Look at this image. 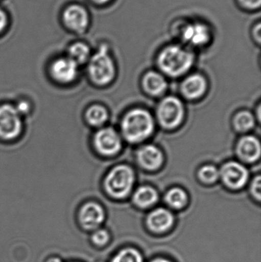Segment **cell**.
Segmentation results:
<instances>
[{
    "mask_svg": "<svg viewBox=\"0 0 261 262\" xmlns=\"http://www.w3.org/2000/svg\"><path fill=\"white\" fill-rule=\"evenodd\" d=\"M143 83L146 92L153 96H159L167 90V82L165 78L156 72H147Z\"/></svg>",
    "mask_w": 261,
    "mask_h": 262,
    "instance_id": "e0dca14e",
    "label": "cell"
},
{
    "mask_svg": "<svg viewBox=\"0 0 261 262\" xmlns=\"http://www.w3.org/2000/svg\"><path fill=\"white\" fill-rule=\"evenodd\" d=\"M93 146L101 155L112 157L121 150L122 142L119 134L111 127H104L95 134Z\"/></svg>",
    "mask_w": 261,
    "mask_h": 262,
    "instance_id": "ba28073f",
    "label": "cell"
},
{
    "mask_svg": "<svg viewBox=\"0 0 261 262\" xmlns=\"http://www.w3.org/2000/svg\"><path fill=\"white\" fill-rule=\"evenodd\" d=\"M194 61L193 51L181 43L164 46L157 55V64L160 70L173 78L186 73L193 67Z\"/></svg>",
    "mask_w": 261,
    "mask_h": 262,
    "instance_id": "6da1fadb",
    "label": "cell"
},
{
    "mask_svg": "<svg viewBox=\"0 0 261 262\" xmlns=\"http://www.w3.org/2000/svg\"><path fill=\"white\" fill-rule=\"evenodd\" d=\"M6 23H7V18H6V14L0 9V32L6 27Z\"/></svg>",
    "mask_w": 261,
    "mask_h": 262,
    "instance_id": "f546056e",
    "label": "cell"
},
{
    "mask_svg": "<svg viewBox=\"0 0 261 262\" xmlns=\"http://www.w3.org/2000/svg\"><path fill=\"white\" fill-rule=\"evenodd\" d=\"M237 152L244 161L248 163L257 161L261 154L260 141L254 136H245L238 143Z\"/></svg>",
    "mask_w": 261,
    "mask_h": 262,
    "instance_id": "9a60e30c",
    "label": "cell"
},
{
    "mask_svg": "<svg viewBox=\"0 0 261 262\" xmlns=\"http://www.w3.org/2000/svg\"><path fill=\"white\" fill-rule=\"evenodd\" d=\"M175 35L188 48H202L213 39L212 29L202 21H182L175 25Z\"/></svg>",
    "mask_w": 261,
    "mask_h": 262,
    "instance_id": "3957f363",
    "label": "cell"
},
{
    "mask_svg": "<svg viewBox=\"0 0 261 262\" xmlns=\"http://www.w3.org/2000/svg\"><path fill=\"white\" fill-rule=\"evenodd\" d=\"M78 66L68 57L58 58L51 64V76L58 84H72L78 78Z\"/></svg>",
    "mask_w": 261,
    "mask_h": 262,
    "instance_id": "30bf717a",
    "label": "cell"
},
{
    "mask_svg": "<svg viewBox=\"0 0 261 262\" xmlns=\"http://www.w3.org/2000/svg\"><path fill=\"white\" fill-rule=\"evenodd\" d=\"M255 120L252 114L248 112H239L234 120L236 130L240 132H247L254 127Z\"/></svg>",
    "mask_w": 261,
    "mask_h": 262,
    "instance_id": "603a6c76",
    "label": "cell"
},
{
    "mask_svg": "<svg viewBox=\"0 0 261 262\" xmlns=\"http://www.w3.org/2000/svg\"><path fill=\"white\" fill-rule=\"evenodd\" d=\"M90 56V48L85 43L76 42L69 48L67 57L73 60L78 66L88 61Z\"/></svg>",
    "mask_w": 261,
    "mask_h": 262,
    "instance_id": "ffe728a7",
    "label": "cell"
},
{
    "mask_svg": "<svg viewBox=\"0 0 261 262\" xmlns=\"http://www.w3.org/2000/svg\"><path fill=\"white\" fill-rule=\"evenodd\" d=\"M110 262H145L142 252L136 248H123L113 255Z\"/></svg>",
    "mask_w": 261,
    "mask_h": 262,
    "instance_id": "44dd1931",
    "label": "cell"
},
{
    "mask_svg": "<svg viewBox=\"0 0 261 262\" xmlns=\"http://www.w3.org/2000/svg\"><path fill=\"white\" fill-rule=\"evenodd\" d=\"M22 116L12 104L0 105V140L12 141L18 138L23 131Z\"/></svg>",
    "mask_w": 261,
    "mask_h": 262,
    "instance_id": "8992f818",
    "label": "cell"
},
{
    "mask_svg": "<svg viewBox=\"0 0 261 262\" xmlns=\"http://www.w3.org/2000/svg\"><path fill=\"white\" fill-rule=\"evenodd\" d=\"M165 202L169 206L175 209H181L188 203V195L186 192L179 187L172 188L167 192L165 197Z\"/></svg>",
    "mask_w": 261,
    "mask_h": 262,
    "instance_id": "7402d4cb",
    "label": "cell"
},
{
    "mask_svg": "<svg viewBox=\"0 0 261 262\" xmlns=\"http://www.w3.org/2000/svg\"><path fill=\"white\" fill-rule=\"evenodd\" d=\"M15 105V108L18 111V113L21 115V116H24V115H28V114L30 112L31 109V104L29 102V101L27 100L21 99L20 101H18L16 104H14Z\"/></svg>",
    "mask_w": 261,
    "mask_h": 262,
    "instance_id": "4316f807",
    "label": "cell"
},
{
    "mask_svg": "<svg viewBox=\"0 0 261 262\" xmlns=\"http://www.w3.org/2000/svg\"><path fill=\"white\" fill-rule=\"evenodd\" d=\"M91 240L93 244L96 245L97 246L103 247L110 242V232L104 229H96L92 235Z\"/></svg>",
    "mask_w": 261,
    "mask_h": 262,
    "instance_id": "d4e9b609",
    "label": "cell"
},
{
    "mask_svg": "<svg viewBox=\"0 0 261 262\" xmlns=\"http://www.w3.org/2000/svg\"><path fill=\"white\" fill-rule=\"evenodd\" d=\"M105 220V212L101 205L88 202L81 206L79 211V221L87 230H96Z\"/></svg>",
    "mask_w": 261,
    "mask_h": 262,
    "instance_id": "7c38bea8",
    "label": "cell"
},
{
    "mask_svg": "<svg viewBox=\"0 0 261 262\" xmlns=\"http://www.w3.org/2000/svg\"><path fill=\"white\" fill-rule=\"evenodd\" d=\"M157 192L151 186H141L133 195V202L142 209H147L156 204L158 201Z\"/></svg>",
    "mask_w": 261,
    "mask_h": 262,
    "instance_id": "ac0fdd59",
    "label": "cell"
},
{
    "mask_svg": "<svg viewBox=\"0 0 261 262\" xmlns=\"http://www.w3.org/2000/svg\"><path fill=\"white\" fill-rule=\"evenodd\" d=\"M219 177L222 178L225 186L231 189H239L248 183L249 172L242 163L231 161L222 166L219 171Z\"/></svg>",
    "mask_w": 261,
    "mask_h": 262,
    "instance_id": "9c48e42d",
    "label": "cell"
},
{
    "mask_svg": "<svg viewBox=\"0 0 261 262\" xmlns=\"http://www.w3.org/2000/svg\"><path fill=\"white\" fill-rule=\"evenodd\" d=\"M91 1L98 5H106L108 4L109 3L113 1V0H91Z\"/></svg>",
    "mask_w": 261,
    "mask_h": 262,
    "instance_id": "1f68e13d",
    "label": "cell"
},
{
    "mask_svg": "<svg viewBox=\"0 0 261 262\" xmlns=\"http://www.w3.org/2000/svg\"><path fill=\"white\" fill-rule=\"evenodd\" d=\"M134 184V172L130 166L120 165L113 168L104 181L106 190L110 196L124 199L131 192Z\"/></svg>",
    "mask_w": 261,
    "mask_h": 262,
    "instance_id": "5b68a950",
    "label": "cell"
},
{
    "mask_svg": "<svg viewBox=\"0 0 261 262\" xmlns=\"http://www.w3.org/2000/svg\"><path fill=\"white\" fill-rule=\"evenodd\" d=\"M154 130V121L147 111L136 108L129 112L123 118L121 131L124 138L132 143L147 140Z\"/></svg>",
    "mask_w": 261,
    "mask_h": 262,
    "instance_id": "7a4b0ae2",
    "label": "cell"
},
{
    "mask_svg": "<svg viewBox=\"0 0 261 262\" xmlns=\"http://www.w3.org/2000/svg\"><path fill=\"white\" fill-rule=\"evenodd\" d=\"M85 118L87 123L92 127H101L107 122L108 112L105 107L96 104L87 109Z\"/></svg>",
    "mask_w": 261,
    "mask_h": 262,
    "instance_id": "d6986e66",
    "label": "cell"
},
{
    "mask_svg": "<svg viewBox=\"0 0 261 262\" xmlns=\"http://www.w3.org/2000/svg\"><path fill=\"white\" fill-rule=\"evenodd\" d=\"M251 192L254 198L257 199V200H260L261 197V179L260 176H257L254 180H253L251 183Z\"/></svg>",
    "mask_w": 261,
    "mask_h": 262,
    "instance_id": "83f0119b",
    "label": "cell"
},
{
    "mask_svg": "<svg viewBox=\"0 0 261 262\" xmlns=\"http://www.w3.org/2000/svg\"><path fill=\"white\" fill-rule=\"evenodd\" d=\"M237 3L242 9L250 12L259 10L261 6V0H237Z\"/></svg>",
    "mask_w": 261,
    "mask_h": 262,
    "instance_id": "484cf974",
    "label": "cell"
},
{
    "mask_svg": "<svg viewBox=\"0 0 261 262\" xmlns=\"http://www.w3.org/2000/svg\"><path fill=\"white\" fill-rule=\"evenodd\" d=\"M174 225V215L171 211L165 208L154 209L147 218V226L149 230L157 235H162L170 232Z\"/></svg>",
    "mask_w": 261,
    "mask_h": 262,
    "instance_id": "8fae6325",
    "label": "cell"
},
{
    "mask_svg": "<svg viewBox=\"0 0 261 262\" xmlns=\"http://www.w3.org/2000/svg\"><path fill=\"white\" fill-rule=\"evenodd\" d=\"M182 92L189 99H197L206 92L207 81L202 75L199 74L187 77L182 84Z\"/></svg>",
    "mask_w": 261,
    "mask_h": 262,
    "instance_id": "2e32d148",
    "label": "cell"
},
{
    "mask_svg": "<svg viewBox=\"0 0 261 262\" xmlns=\"http://www.w3.org/2000/svg\"><path fill=\"white\" fill-rule=\"evenodd\" d=\"M150 262H174L172 260L169 259V258H165V257H156V258H153Z\"/></svg>",
    "mask_w": 261,
    "mask_h": 262,
    "instance_id": "4dcf8cb0",
    "label": "cell"
},
{
    "mask_svg": "<svg viewBox=\"0 0 261 262\" xmlns=\"http://www.w3.org/2000/svg\"><path fill=\"white\" fill-rule=\"evenodd\" d=\"M87 72L90 80L99 85H104L113 81L116 68L107 45H101L98 50L90 56Z\"/></svg>",
    "mask_w": 261,
    "mask_h": 262,
    "instance_id": "277c9868",
    "label": "cell"
},
{
    "mask_svg": "<svg viewBox=\"0 0 261 262\" xmlns=\"http://www.w3.org/2000/svg\"><path fill=\"white\" fill-rule=\"evenodd\" d=\"M260 29L261 26L260 21H258L252 29L253 39L257 40L258 44H260Z\"/></svg>",
    "mask_w": 261,
    "mask_h": 262,
    "instance_id": "f1b7e54d",
    "label": "cell"
},
{
    "mask_svg": "<svg viewBox=\"0 0 261 262\" xmlns=\"http://www.w3.org/2000/svg\"><path fill=\"white\" fill-rule=\"evenodd\" d=\"M63 18L69 29L78 33L85 32L90 23L88 12L79 5H72L67 7L64 12Z\"/></svg>",
    "mask_w": 261,
    "mask_h": 262,
    "instance_id": "4fadbf2b",
    "label": "cell"
},
{
    "mask_svg": "<svg viewBox=\"0 0 261 262\" xmlns=\"http://www.w3.org/2000/svg\"><path fill=\"white\" fill-rule=\"evenodd\" d=\"M157 117L159 122L165 128L178 127L184 117V107L180 100L173 96L164 98L158 106Z\"/></svg>",
    "mask_w": 261,
    "mask_h": 262,
    "instance_id": "52a82bcc",
    "label": "cell"
},
{
    "mask_svg": "<svg viewBox=\"0 0 261 262\" xmlns=\"http://www.w3.org/2000/svg\"><path fill=\"white\" fill-rule=\"evenodd\" d=\"M47 262H62L60 258H52L49 259Z\"/></svg>",
    "mask_w": 261,
    "mask_h": 262,
    "instance_id": "d6a6232c",
    "label": "cell"
},
{
    "mask_svg": "<svg viewBox=\"0 0 261 262\" xmlns=\"http://www.w3.org/2000/svg\"><path fill=\"white\" fill-rule=\"evenodd\" d=\"M199 179L203 183H213L219 178V170L216 166L207 165L201 168L199 172Z\"/></svg>",
    "mask_w": 261,
    "mask_h": 262,
    "instance_id": "cb8c5ba5",
    "label": "cell"
},
{
    "mask_svg": "<svg viewBox=\"0 0 261 262\" xmlns=\"http://www.w3.org/2000/svg\"><path fill=\"white\" fill-rule=\"evenodd\" d=\"M137 160L142 167L148 170H156L163 163L162 151L153 145L142 146L137 152Z\"/></svg>",
    "mask_w": 261,
    "mask_h": 262,
    "instance_id": "5bb4252c",
    "label": "cell"
}]
</instances>
